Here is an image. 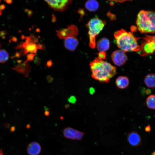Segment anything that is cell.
Here are the masks:
<instances>
[{"mask_svg":"<svg viewBox=\"0 0 155 155\" xmlns=\"http://www.w3.org/2000/svg\"><path fill=\"white\" fill-rule=\"evenodd\" d=\"M151 155H155V150L152 153Z\"/></svg>","mask_w":155,"mask_h":155,"instance_id":"obj_34","label":"cell"},{"mask_svg":"<svg viewBox=\"0 0 155 155\" xmlns=\"http://www.w3.org/2000/svg\"><path fill=\"white\" fill-rule=\"evenodd\" d=\"M85 5L86 8L90 11H95L98 8V3L95 0H88L86 2Z\"/></svg>","mask_w":155,"mask_h":155,"instance_id":"obj_17","label":"cell"},{"mask_svg":"<svg viewBox=\"0 0 155 155\" xmlns=\"http://www.w3.org/2000/svg\"><path fill=\"white\" fill-rule=\"evenodd\" d=\"M145 92L146 94H149L151 93V91L149 89H147L145 90Z\"/></svg>","mask_w":155,"mask_h":155,"instance_id":"obj_29","label":"cell"},{"mask_svg":"<svg viewBox=\"0 0 155 155\" xmlns=\"http://www.w3.org/2000/svg\"><path fill=\"white\" fill-rule=\"evenodd\" d=\"M56 31L59 38L65 39L68 38L75 37L78 33L77 28L74 25H69L66 28Z\"/></svg>","mask_w":155,"mask_h":155,"instance_id":"obj_7","label":"cell"},{"mask_svg":"<svg viewBox=\"0 0 155 155\" xmlns=\"http://www.w3.org/2000/svg\"><path fill=\"white\" fill-rule=\"evenodd\" d=\"M69 105L68 104H66L65 105V107L66 109H67L69 108Z\"/></svg>","mask_w":155,"mask_h":155,"instance_id":"obj_31","label":"cell"},{"mask_svg":"<svg viewBox=\"0 0 155 155\" xmlns=\"http://www.w3.org/2000/svg\"><path fill=\"white\" fill-rule=\"evenodd\" d=\"M109 41L108 39L103 38L99 40L97 43L96 47L100 52H104L109 48Z\"/></svg>","mask_w":155,"mask_h":155,"instance_id":"obj_15","label":"cell"},{"mask_svg":"<svg viewBox=\"0 0 155 155\" xmlns=\"http://www.w3.org/2000/svg\"><path fill=\"white\" fill-rule=\"evenodd\" d=\"M140 49L137 52L140 55L145 56L152 54L155 52V35L150 36L145 35L142 38Z\"/></svg>","mask_w":155,"mask_h":155,"instance_id":"obj_5","label":"cell"},{"mask_svg":"<svg viewBox=\"0 0 155 155\" xmlns=\"http://www.w3.org/2000/svg\"><path fill=\"white\" fill-rule=\"evenodd\" d=\"M146 104L148 108L155 110V95L149 96L146 99Z\"/></svg>","mask_w":155,"mask_h":155,"instance_id":"obj_18","label":"cell"},{"mask_svg":"<svg viewBox=\"0 0 155 155\" xmlns=\"http://www.w3.org/2000/svg\"><path fill=\"white\" fill-rule=\"evenodd\" d=\"M127 140L129 143L134 147L140 146L142 143L140 136L136 131H131L128 134Z\"/></svg>","mask_w":155,"mask_h":155,"instance_id":"obj_11","label":"cell"},{"mask_svg":"<svg viewBox=\"0 0 155 155\" xmlns=\"http://www.w3.org/2000/svg\"><path fill=\"white\" fill-rule=\"evenodd\" d=\"M0 155H3L2 150H0Z\"/></svg>","mask_w":155,"mask_h":155,"instance_id":"obj_33","label":"cell"},{"mask_svg":"<svg viewBox=\"0 0 155 155\" xmlns=\"http://www.w3.org/2000/svg\"><path fill=\"white\" fill-rule=\"evenodd\" d=\"M68 101L72 104H74L76 101L75 97L74 96H71L68 98Z\"/></svg>","mask_w":155,"mask_h":155,"instance_id":"obj_20","label":"cell"},{"mask_svg":"<svg viewBox=\"0 0 155 155\" xmlns=\"http://www.w3.org/2000/svg\"><path fill=\"white\" fill-rule=\"evenodd\" d=\"M34 63L37 65L40 64L41 63V60L38 57L36 56L34 60Z\"/></svg>","mask_w":155,"mask_h":155,"instance_id":"obj_23","label":"cell"},{"mask_svg":"<svg viewBox=\"0 0 155 155\" xmlns=\"http://www.w3.org/2000/svg\"><path fill=\"white\" fill-rule=\"evenodd\" d=\"M105 24V22L98 18L91 19L87 24V26L89 29V45L91 48H95L96 37L102 29Z\"/></svg>","mask_w":155,"mask_h":155,"instance_id":"obj_4","label":"cell"},{"mask_svg":"<svg viewBox=\"0 0 155 155\" xmlns=\"http://www.w3.org/2000/svg\"><path fill=\"white\" fill-rule=\"evenodd\" d=\"M35 54L33 53H30L27 55V59L26 61H32L33 60Z\"/></svg>","mask_w":155,"mask_h":155,"instance_id":"obj_22","label":"cell"},{"mask_svg":"<svg viewBox=\"0 0 155 155\" xmlns=\"http://www.w3.org/2000/svg\"><path fill=\"white\" fill-rule=\"evenodd\" d=\"M53 64V62L51 60H49L46 63V66L48 68H49L52 66Z\"/></svg>","mask_w":155,"mask_h":155,"instance_id":"obj_25","label":"cell"},{"mask_svg":"<svg viewBox=\"0 0 155 155\" xmlns=\"http://www.w3.org/2000/svg\"><path fill=\"white\" fill-rule=\"evenodd\" d=\"M9 58V55L5 50H0V63H4L7 61Z\"/></svg>","mask_w":155,"mask_h":155,"instance_id":"obj_19","label":"cell"},{"mask_svg":"<svg viewBox=\"0 0 155 155\" xmlns=\"http://www.w3.org/2000/svg\"><path fill=\"white\" fill-rule=\"evenodd\" d=\"M145 84L148 88L155 87V74L149 73L147 75L144 79Z\"/></svg>","mask_w":155,"mask_h":155,"instance_id":"obj_16","label":"cell"},{"mask_svg":"<svg viewBox=\"0 0 155 155\" xmlns=\"http://www.w3.org/2000/svg\"><path fill=\"white\" fill-rule=\"evenodd\" d=\"M115 84L119 88L121 89H125L127 88L129 85V80L126 76H120L116 79Z\"/></svg>","mask_w":155,"mask_h":155,"instance_id":"obj_14","label":"cell"},{"mask_svg":"<svg viewBox=\"0 0 155 155\" xmlns=\"http://www.w3.org/2000/svg\"><path fill=\"white\" fill-rule=\"evenodd\" d=\"M118 46L125 52L137 51L140 49V46L137 43L138 38L130 32L121 29L114 34Z\"/></svg>","mask_w":155,"mask_h":155,"instance_id":"obj_2","label":"cell"},{"mask_svg":"<svg viewBox=\"0 0 155 155\" xmlns=\"http://www.w3.org/2000/svg\"><path fill=\"white\" fill-rule=\"evenodd\" d=\"M100 58L103 59H105L106 58V53L104 52H100L98 53V57Z\"/></svg>","mask_w":155,"mask_h":155,"instance_id":"obj_21","label":"cell"},{"mask_svg":"<svg viewBox=\"0 0 155 155\" xmlns=\"http://www.w3.org/2000/svg\"><path fill=\"white\" fill-rule=\"evenodd\" d=\"M44 109L45 111L48 110L49 109V108L48 107H47L46 106H44Z\"/></svg>","mask_w":155,"mask_h":155,"instance_id":"obj_32","label":"cell"},{"mask_svg":"<svg viewBox=\"0 0 155 155\" xmlns=\"http://www.w3.org/2000/svg\"></svg>","mask_w":155,"mask_h":155,"instance_id":"obj_35","label":"cell"},{"mask_svg":"<svg viewBox=\"0 0 155 155\" xmlns=\"http://www.w3.org/2000/svg\"><path fill=\"white\" fill-rule=\"evenodd\" d=\"M37 42V38L33 35H31L30 37L27 38L26 41L20 44L18 48H22V52L24 54L28 52L36 53L38 48V44L35 43Z\"/></svg>","mask_w":155,"mask_h":155,"instance_id":"obj_6","label":"cell"},{"mask_svg":"<svg viewBox=\"0 0 155 155\" xmlns=\"http://www.w3.org/2000/svg\"><path fill=\"white\" fill-rule=\"evenodd\" d=\"M136 24L141 33H155V12L141 10L138 13Z\"/></svg>","mask_w":155,"mask_h":155,"instance_id":"obj_3","label":"cell"},{"mask_svg":"<svg viewBox=\"0 0 155 155\" xmlns=\"http://www.w3.org/2000/svg\"><path fill=\"white\" fill-rule=\"evenodd\" d=\"M0 0V3L1 2ZM5 8V6L4 5H0V15L1 13L2 10L3 9Z\"/></svg>","mask_w":155,"mask_h":155,"instance_id":"obj_28","label":"cell"},{"mask_svg":"<svg viewBox=\"0 0 155 155\" xmlns=\"http://www.w3.org/2000/svg\"><path fill=\"white\" fill-rule=\"evenodd\" d=\"M151 130V128L150 126L149 125H148L145 128V130L146 131L148 132L150 131Z\"/></svg>","mask_w":155,"mask_h":155,"instance_id":"obj_26","label":"cell"},{"mask_svg":"<svg viewBox=\"0 0 155 155\" xmlns=\"http://www.w3.org/2000/svg\"><path fill=\"white\" fill-rule=\"evenodd\" d=\"M92 77L100 82H108L117 73V69L98 57L90 64Z\"/></svg>","mask_w":155,"mask_h":155,"instance_id":"obj_1","label":"cell"},{"mask_svg":"<svg viewBox=\"0 0 155 155\" xmlns=\"http://www.w3.org/2000/svg\"><path fill=\"white\" fill-rule=\"evenodd\" d=\"M41 150L40 144L35 141L30 143L26 148L27 152L29 155H38L41 152Z\"/></svg>","mask_w":155,"mask_h":155,"instance_id":"obj_12","label":"cell"},{"mask_svg":"<svg viewBox=\"0 0 155 155\" xmlns=\"http://www.w3.org/2000/svg\"><path fill=\"white\" fill-rule=\"evenodd\" d=\"M111 58L114 63L119 66L123 65L127 59L125 52L120 49L114 51L112 54Z\"/></svg>","mask_w":155,"mask_h":155,"instance_id":"obj_10","label":"cell"},{"mask_svg":"<svg viewBox=\"0 0 155 155\" xmlns=\"http://www.w3.org/2000/svg\"><path fill=\"white\" fill-rule=\"evenodd\" d=\"M64 136L67 138L74 140H81L84 133L71 127H68L64 128L63 131Z\"/></svg>","mask_w":155,"mask_h":155,"instance_id":"obj_8","label":"cell"},{"mask_svg":"<svg viewBox=\"0 0 155 155\" xmlns=\"http://www.w3.org/2000/svg\"><path fill=\"white\" fill-rule=\"evenodd\" d=\"M46 79L48 82L51 83L53 81V78L51 75H48L46 77Z\"/></svg>","mask_w":155,"mask_h":155,"instance_id":"obj_24","label":"cell"},{"mask_svg":"<svg viewBox=\"0 0 155 155\" xmlns=\"http://www.w3.org/2000/svg\"><path fill=\"white\" fill-rule=\"evenodd\" d=\"M78 44V41L75 37L67 38L64 40V45L66 49L69 51H74Z\"/></svg>","mask_w":155,"mask_h":155,"instance_id":"obj_13","label":"cell"},{"mask_svg":"<svg viewBox=\"0 0 155 155\" xmlns=\"http://www.w3.org/2000/svg\"><path fill=\"white\" fill-rule=\"evenodd\" d=\"M44 115L47 116H49L50 115V112L49 110L45 111L44 112Z\"/></svg>","mask_w":155,"mask_h":155,"instance_id":"obj_30","label":"cell"},{"mask_svg":"<svg viewBox=\"0 0 155 155\" xmlns=\"http://www.w3.org/2000/svg\"><path fill=\"white\" fill-rule=\"evenodd\" d=\"M48 5L54 9L63 11L66 9L71 3L72 0H45Z\"/></svg>","mask_w":155,"mask_h":155,"instance_id":"obj_9","label":"cell"},{"mask_svg":"<svg viewBox=\"0 0 155 155\" xmlns=\"http://www.w3.org/2000/svg\"><path fill=\"white\" fill-rule=\"evenodd\" d=\"M95 91L94 89L93 88H90L89 89V92L91 94H92Z\"/></svg>","mask_w":155,"mask_h":155,"instance_id":"obj_27","label":"cell"}]
</instances>
